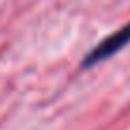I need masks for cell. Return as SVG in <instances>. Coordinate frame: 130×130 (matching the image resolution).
Listing matches in <instances>:
<instances>
[{
	"label": "cell",
	"mask_w": 130,
	"mask_h": 130,
	"mask_svg": "<svg viewBox=\"0 0 130 130\" xmlns=\"http://www.w3.org/2000/svg\"><path fill=\"white\" fill-rule=\"evenodd\" d=\"M128 44H130V23L124 25L122 29H119L117 32L109 35L103 42H100V44L84 57L82 67L88 69V67H92V65H96V63H102L103 59L115 56L119 50H122L124 46H128Z\"/></svg>",
	"instance_id": "cell-1"
}]
</instances>
